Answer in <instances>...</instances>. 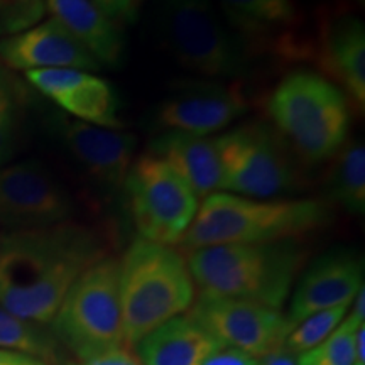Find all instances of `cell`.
I'll return each instance as SVG.
<instances>
[{"mask_svg":"<svg viewBox=\"0 0 365 365\" xmlns=\"http://www.w3.org/2000/svg\"><path fill=\"white\" fill-rule=\"evenodd\" d=\"M355 362L365 364V325L359 328L357 339H355Z\"/></svg>","mask_w":365,"mask_h":365,"instance_id":"d6a6232c","label":"cell"},{"mask_svg":"<svg viewBox=\"0 0 365 365\" xmlns=\"http://www.w3.org/2000/svg\"><path fill=\"white\" fill-rule=\"evenodd\" d=\"M44 7L51 14V19L65 27L98 59L102 68L122 65L124 34L91 0H44Z\"/></svg>","mask_w":365,"mask_h":365,"instance_id":"44dd1931","label":"cell"},{"mask_svg":"<svg viewBox=\"0 0 365 365\" xmlns=\"http://www.w3.org/2000/svg\"><path fill=\"white\" fill-rule=\"evenodd\" d=\"M344 322L322 344L298 355V365H354L355 339L360 327L365 325V291L355 296Z\"/></svg>","mask_w":365,"mask_h":365,"instance_id":"603a6c76","label":"cell"},{"mask_svg":"<svg viewBox=\"0 0 365 365\" xmlns=\"http://www.w3.org/2000/svg\"><path fill=\"white\" fill-rule=\"evenodd\" d=\"M107 257L98 230L71 220L0 237V304L34 325H48L73 282Z\"/></svg>","mask_w":365,"mask_h":365,"instance_id":"6da1fadb","label":"cell"},{"mask_svg":"<svg viewBox=\"0 0 365 365\" xmlns=\"http://www.w3.org/2000/svg\"><path fill=\"white\" fill-rule=\"evenodd\" d=\"M44 14V0H0V38L39 24Z\"/></svg>","mask_w":365,"mask_h":365,"instance_id":"484cf974","label":"cell"},{"mask_svg":"<svg viewBox=\"0 0 365 365\" xmlns=\"http://www.w3.org/2000/svg\"><path fill=\"white\" fill-rule=\"evenodd\" d=\"M312 61L319 75L335 83L362 117L365 110V26L352 14L319 22L313 38Z\"/></svg>","mask_w":365,"mask_h":365,"instance_id":"2e32d148","label":"cell"},{"mask_svg":"<svg viewBox=\"0 0 365 365\" xmlns=\"http://www.w3.org/2000/svg\"><path fill=\"white\" fill-rule=\"evenodd\" d=\"M118 276V259L107 255L95 262L73 282L54 314V335L78 360L125 345Z\"/></svg>","mask_w":365,"mask_h":365,"instance_id":"ba28073f","label":"cell"},{"mask_svg":"<svg viewBox=\"0 0 365 365\" xmlns=\"http://www.w3.org/2000/svg\"><path fill=\"white\" fill-rule=\"evenodd\" d=\"M325 188L327 202L344 207L354 215L365 212V145L362 140H352L341 145L331 159Z\"/></svg>","mask_w":365,"mask_h":365,"instance_id":"7402d4cb","label":"cell"},{"mask_svg":"<svg viewBox=\"0 0 365 365\" xmlns=\"http://www.w3.org/2000/svg\"><path fill=\"white\" fill-rule=\"evenodd\" d=\"M122 330L134 346L163 323L185 314L196 299L186 257L171 245L135 239L118 259Z\"/></svg>","mask_w":365,"mask_h":365,"instance_id":"5b68a950","label":"cell"},{"mask_svg":"<svg viewBox=\"0 0 365 365\" xmlns=\"http://www.w3.org/2000/svg\"><path fill=\"white\" fill-rule=\"evenodd\" d=\"M249 105L237 81L190 80L178 83L158 105L153 120L161 132L210 137L244 115Z\"/></svg>","mask_w":365,"mask_h":365,"instance_id":"7c38bea8","label":"cell"},{"mask_svg":"<svg viewBox=\"0 0 365 365\" xmlns=\"http://www.w3.org/2000/svg\"><path fill=\"white\" fill-rule=\"evenodd\" d=\"M105 17L118 26L120 22H130L137 17L143 0H91Z\"/></svg>","mask_w":365,"mask_h":365,"instance_id":"83f0119b","label":"cell"},{"mask_svg":"<svg viewBox=\"0 0 365 365\" xmlns=\"http://www.w3.org/2000/svg\"><path fill=\"white\" fill-rule=\"evenodd\" d=\"M12 91L11 88V83H9V78H7V73L4 71V68L0 66V98H4L6 95H9Z\"/></svg>","mask_w":365,"mask_h":365,"instance_id":"836d02e7","label":"cell"},{"mask_svg":"<svg viewBox=\"0 0 365 365\" xmlns=\"http://www.w3.org/2000/svg\"><path fill=\"white\" fill-rule=\"evenodd\" d=\"M259 365H298V355H294L286 346H282L276 352L259 359Z\"/></svg>","mask_w":365,"mask_h":365,"instance_id":"1f68e13d","label":"cell"},{"mask_svg":"<svg viewBox=\"0 0 365 365\" xmlns=\"http://www.w3.org/2000/svg\"><path fill=\"white\" fill-rule=\"evenodd\" d=\"M0 349L31 355L49 365H58L59 350L56 340L43 331L39 325L26 322L0 304Z\"/></svg>","mask_w":365,"mask_h":365,"instance_id":"cb8c5ba5","label":"cell"},{"mask_svg":"<svg viewBox=\"0 0 365 365\" xmlns=\"http://www.w3.org/2000/svg\"><path fill=\"white\" fill-rule=\"evenodd\" d=\"M227 24L250 56L279 61H312L313 38L301 31L303 17L294 0H220Z\"/></svg>","mask_w":365,"mask_h":365,"instance_id":"30bf717a","label":"cell"},{"mask_svg":"<svg viewBox=\"0 0 365 365\" xmlns=\"http://www.w3.org/2000/svg\"><path fill=\"white\" fill-rule=\"evenodd\" d=\"M212 333L223 346L262 359L284 346L291 328L286 314L245 299L203 298L186 312Z\"/></svg>","mask_w":365,"mask_h":365,"instance_id":"8fae6325","label":"cell"},{"mask_svg":"<svg viewBox=\"0 0 365 365\" xmlns=\"http://www.w3.org/2000/svg\"><path fill=\"white\" fill-rule=\"evenodd\" d=\"M68 365H143L139 357L130 352L127 346H115V349L105 350L102 354L93 355V357L78 360L76 364Z\"/></svg>","mask_w":365,"mask_h":365,"instance_id":"f1b7e54d","label":"cell"},{"mask_svg":"<svg viewBox=\"0 0 365 365\" xmlns=\"http://www.w3.org/2000/svg\"><path fill=\"white\" fill-rule=\"evenodd\" d=\"M350 307H335L330 309H323L304 318L303 322L298 323L294 328H291L289 335L286 336L284 346L294 355H301L308 350L327 340L336 327L344 322V318L349 313Z\"/></svg>","mask_w":365,"mask_h":365,"instance_id":"d4e9b609","label":"cell"},{"mask_svg":"<svg viewBox=\"0 0 365 365\" xmlns=\"http://www.w3.org/2000/svg\"><path fill=\"white\" fill-rule=\"evenodd\" d=\"M124 195L140 239L171 247L180 244L200 207L185 178L149 153L132 163Z\"/></svg>","mask_w":365,"mask_h":365,"instance_id":"9c48e42d","label":"cell"},{"mask_svg":"<svg viewBox=\"0 0 365 365\" xmlns=\"http://www.w3.org/2000/svg\"><path fill=\"white\" fill-rule=\"evenodd\" d=\"M26 78L44 97L53 100L80 122L105 129H125L115 88L93 73L51 68L26 71Z\"/></svg>","mask_w":365,"mask_h":365,"instance_id":"e0dca14e","label":"cell"},{"mask_svg":"<svg viewBox=\"0 0 365 365\" xmlns=\"http://www.w3.org/2000/svg\"><path fill=\"white\" fill-rule=\"evenodd\" d=\"M143 365H202L223 345L188 313L163 323L134 345Z\"/></svg>","mask_w":365,"mask_h":365,"instance_id":"ffe728a7","label":"cell"},{"mask_svg":"<svg viewBox=\"0 0 365 365\" xmlns=\"http://www.w3.org/2000/svg\"><path fill=\"white\" fill-rule=\"evenodd\" d=\"M0 59L12 70L100 71L102 65L75 36L54 19L41 21L22 33L0 38Z\"/></svg>","mask_w":365,"mask_h":365,"instance_id":"ac0fdd59","label":"cell"},{"mask_svg":"<svg viewBox=\"0 0 365 365\" xmlns=\"http://www.w3.org/2000/svg\"><path fill=\"white\" fill-rule=\"evenodd\" d=\"M148 153L175 168L198 198L223 191V168L217 139L161 132L149 143Z\"/></svg>","mask_w":365,"mask_h":365,"instance_id":"d6986e66","label":"cell"},{"mask_svg":"<svg viewBox=\"0 0 365 365\" xmlns=\"http://www.w3.org/2000/svg\"><path fill=\"white\" fill-rule=\"evenodd\" d=\"M364 289V259L352 250H333L309 264L293 287L287 325L294 328L312 314L335 307H350Z\"/></svg>","mask_w":365,"mask_h":365,"instance_id":"9a60e30c","label":"cell"},{"mask_svg":"<svg viewBox=\"0 0 365 365\" xmlns=\"http://www.w3.org/2000/svg\"><path fill=\"white\" fill-rule=\"evenodd\" d=\"M73 212L71 195L41 163L0 168V223L12 232L58 225Z\"/></svg>","mask_w":365,"mask_h":365,"instance_id":"4fadbf2b","label":"cell"},{"mask_svg":"<svg viewBox=\"0 0 365 365\" xmlns=\"http://www.w3.org/2000/svg\"><path fill=\"white\" fill-rule=\"evenodd\" d=\"M331 220L333 208L327 200H259L217 191L200 203L178 250L298 240L328 227Z\"/></svg>","mask_w":365,"mask_h":365,"instance_id":"7a4b0ae2","label":"cell"},{"mask_svg":"<svg viewBox=\"0 0 365 365\" xmlns=\"http://www.w3.org/2000/svg\"><path fill=\"white\" fill-rule=\"evenodd\" d=\"M63 143L95 188L105 195H122L134 163L137 135L85 122H65Z\"/></svg>","mask_w":365,"mask_h":365,"instance_id":"5bb4252c","label":"cell"},{"mask_svg":"<svg viewBox=\"0 0 365 365\" xmlns=\"http://www.w3.org/2000/svg\"><path fill=\"white\" fill-rule=\"evenodd\" d=\"M223 191L276 200L308 188L304 164L269 122H249L217 137Z\"/></svg>","mask_w":365,"mask_h":365,"instance_id":"52a82bcc","label":"cell"},{"mask_svg":"<svg viewBox=\"0 0 365 365\" xmlns=\"http://www.w3.org/2000/svg\"><path fill=\"white\" fill-rule=\"evenodd\" d=\"M195 287L203 298L245 299L281 309L307 262L296 240L227 244L186 252Z\"/></svg>","mask_w":365,"mask_h":365,"instance_id":"3957f363","label":"cell"},{"mask_svg":"<svg viewBox=\"0 0 365 365\" xmlns=\"http://www.w3.org/2000/svg\"><path fill=\"white\" fill-rule=\"evenodd\" d=\"M159 31L173 58L205 80L239 81L252 56L213 0H159Z\"/></svg>","mask_w":365,"mask_h":365,"instance_id":"8992f818","label":"cell"},{"mask_svg":"<svg viewBox=\"0 0 365 365\" xmlns=\"http://www.w3.org/2000/svg\"><path fill=\"white\" fill-rule=\"evenodd\" d=\"M0 365H49L31 355L0 349Z\"/></svg>","mask_w":365,"mask_h":365,"instance_id":"4dcf8cb0","label":"cell"},{"mask_svg":"<svg viewBox=\"0 0 365 365\" xmlns=\"http://www.w3.org/2000/svg\"><path fill=\"white\" fill-rule=\"evenodd\" d=\"M14 91L0 98V168L12 158L19 134V105Z\"/></svg>","mask_w":365,"mask_h":365,"instance_id":"4316f807","label":"cell"},{"mask_svg":"<svg viewBox=\"0 0 365 365\" xmlns=\"http://www.w3.org/2000/svg\"><path fill=\"white\" fill-rule=\"evenodd\" d=\"M202 365H259V359L230 346H223L210 355Z\"/></svg>","mask_w":365,"mask_h":365,"instance_id":"f546056e","label":"cell"},{"mask_svg":"<svg viewBox=\"0 0 365 365\" xmlns=\"http://www.w3.org/2000/svg\"><path fill=\"white\" fill-rule=\"evenodd\" d=\"M266 112L304 166L328 163L339 153L355 113L345 91L313 70L287 73L269 95Z\"/></svg>","mask_w":365,"mask_h":365,"instance_id":"277c9868","label":"cell"},{"mask_svg":"<svg viewBox=\"0 0 365 365\" xmlns=\"http://www.w3.org/2000/svg\"><path fill=\"white\" fill-rule=\"evenodd\" d=\"M354 365H365V364H364V362H355Z\"/></svg>","mask_w":365,"mask_h":365,"instance_id":"e575fe53","label":"cell"}]
</instances>
